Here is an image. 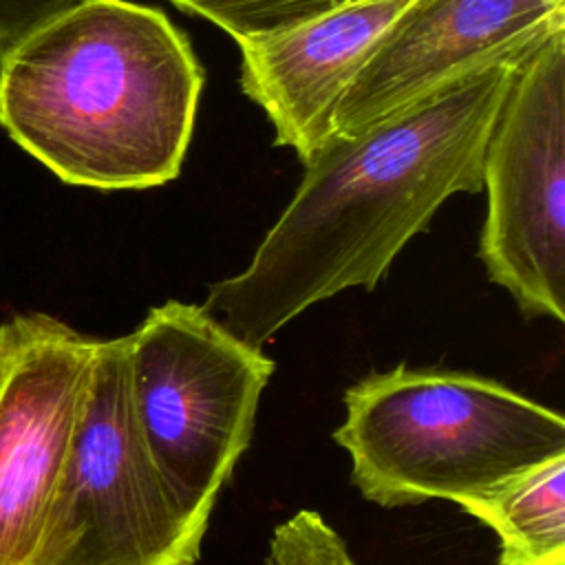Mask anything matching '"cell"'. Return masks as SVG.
<instances>
[{
  "instance_id": "obj_6",
  "label": "cell",
  "mask_w": 565,
  "mask_h": 565,
  "mask_svg": "<svg viewBox=\"0 0 565 565\" xmlns=\"http://www.w3.org/2000/svg\"><path fill=\"white\" fill-rule=\"evenodd\" d=\"M479 256L525 318L565 320V29L521 64L486 154Z\"/></svg>"
},
{
  "instance_id": "obj_11",
  "label": "cell",
  "mask_w": 565,
  "mask_h": 565,
  "mask_svg": "<svg viewBox=\"0 0 565 565\" xmlns=\"http://www.w3.org/2000/svg\"><path fill=\"white\" fill-rule=\"evenodd\" d=\"M185 13L199 15L225 33L238 44L245 40L271 35L338 7L360 0H170Z\"/></svg>"
},
{
  "instance_id": "obj_2",
  "label": "cell",
  "mask_w": 565,
  "mask_h": 565,
  "mask_svg": "<svg viewBox=\"0 0 565 565\" xmlns=\"http://www.w3.org/2000/svg\"><path fill=\"white\" fill-rule=\"evenodd\" d=\"M203 79L163 11L77 0L0 57V126L64 183L154 188L181 172Z\"/></svg>"
},
{
  "instance_id": "obj_4",
  "label": "cell",
  "mask_w": 565,
  "mask_h": 565,
  "mask_svg": "<svg viewBox=\"0 0 565 565\" xmlns=\"http://www.w3.org/2000/svg\"><path fill=\"white\" fill-rule=\"evenodd\" d=\"M274 362L201 305L168 300L128 333L130 402L143 446L181 512L205 532L254 433Z\"/></svg>"
},
{
  "instance_id": "obj_8",
  "label": "cell",
  "mask_w": 565,
  "mask_h": 565,
  "mask_svg": "<svg viewBox=\"0 0 565 565\" xmlns=\"http://www.w3.org/2000/svg\"><path fill=\"white\" fill-rule=\"evenodd\" d=\"M558 29L565 0H411L340 97L331 135H358Z\"/></svg>"
},
{
  "instance_id": "obj_5",
  "label": "cell",
  "mask_w": 565,
  "mask_h": 565,
  "mask_svg": "<svg viewBox=\"0 0 565 565\" xmlns=\"http://www.w3.org/2000/svg\"><path fill=\"white\" fill-rule=\"evenodd\" d=\"M203 534L172 499L139 435L128 335L97 340L29 565H194Z\"/></svg>"
},
{
  "instance_id": "obj_1",
  "label": "cell",
  "mask_w": 565,
  "mask_h": 565,
  "mask_svg": "<svg viewBox=\"0 0 565 565\" xmlns=\"http://www.w3.org/2000/svg\"><path fill=\"white\" fill-rule=\"evenodd\" d=\"M536 49V46H534ZM494 60L369 126L331 135L252 263L201 305L252 347L349 287L375 289L446 199L483 190V154L510 86L530 57Z\"/></svg>"
},
{
  "instance_id": "obj_7",
  "label": "cell",
  "mask_w": 565,
  "mask_h": 565,
  "mask_svg": "<svg viewBox=\"0 0 565 565\" xmlns=\"http://www.w3.org/2000/svg\"><path fill=\"white\" fill-rule=\"evenodd\" d=\"M95 344L46 313L0 322V565L31 563Z\"/></svg>"
},
{
  "instance_id": "obj_9",
  "label": "cell",
  "mask_w": 565,
  "mask_h": 565,
  "mask_svg": "<svg viewBox=\"0 0 565 565\" xmlns=\"http://www.w3.org/2000/svg\"><path fill=\"white\" fill-rule=\"evenodd\" d=\"M411 0H360L298 26L241 42V88L274 124L276 146L307 161L371 46Z\"/></svg>"
},
{
  "instance_id": "obj_10",
  "label": "cell",
  "mask_w": 565,
  "mask_h": 565,
  "mask_svg": "<svg viewBox=\"0 0 565 565\" xmlns=\"http://www.w3.org/2000/svg\"><path fill=\"white\" fill-rule=\"evenodd\" d=\"M463 512L497 534L499 565H565V457L523 472Z\"/></svg>"
},
{
  "instance_id": "obj_3",
  "label": "cell",
  "mask_w": 565,
  "mask_h": 565,
  "mask_svg": "<svg viewBox=\"0 0 565 565\" xmlns=\"http://www.w3.org/2000/svg\"><path fill=\"white\" fill-rule=\"evenodd\" d=\"M333 439L351 481L382 508L430 499L475 503L523 472L565 457L561 413L463 371L371 373L344 393Z\"/></svg>"
},
{
  "instance_id": "obj_12",
  "label": "cell",
  "mask_w": 565,
  "mask_h": 565,
  "mask_svg": "<svg viewBox=\"0 0 565 565\" xmlns=\"http://www.w3.org/2000/svg\"><path fill=\"white\" fill-rule=\"evenodd\" d=\"M267 565H355L342 536L329 527L322 514L300 510L276 525Z\"/></svg>"
},
{
  "instance_id": "obj_13",
  "label": "cell",
  "mask_w": 565,
  "mask_h": 565,
  "mask_svg": "<svg viewBox=\"0 0 565 565\" xmlns=\"http://www.w3.org/2000/svg\"><path fill=\"white\" fill-rule=\"evenodd\" d=\"M73 2L77 0H0V57Z\"/></svg>"
}]
</instances>
